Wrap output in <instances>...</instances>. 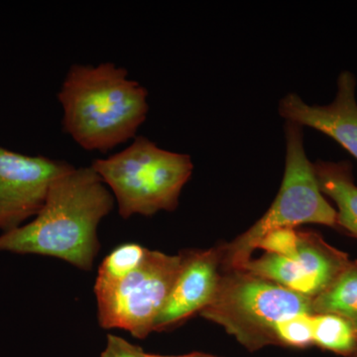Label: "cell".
I'll use <instances>...</instances> for the list:
<instances>
[{"instance_id":"cell-1","label":"cell","mask_w":357,"mask_h":357,"mask_svg":"<svg viewBox=\"0 0 357 357\" xmlns=\"http://www.w3.org/2000/svg\"><path fill=\"white\" fill-rule=\"evenodd\" d=\"M114 198L91 167H73L56 178L31 222L0 236V252L58 258L89 271L100 250L98 227Z\"/></svg>"},{"instance_id":"cell-2","label":"cell","mask_w":357,"mask_h":357,"mask_svg":"<svg viewBox=\"0 0 357 357\" xmlns=\"http://www.w3.org/2000/svg\"><path fill=\"white\" fill-rule=\"evenodd\" d=\"M147 98V89L114 63L73 65L58 93L63 130L84 150L107 153L136 137Z\"/></svg>"},{"instance_id":"cell-3","label":"cell","mask_w":357,"mask_h":357,"mask_svg":"<svg viewBox=\"0 0 357 357\" xmlns=\"http://www.w3.org/2000/svg\"><path fill=\"white\" fill-rule=\"evenodd\" d=\"M91 167L112 191L126 220L175 211L194 170L190 155L162 149L144 136H136L119 153L96 159Z\"/></svg>"},{"instance_id":"cell-4","label":"cell","mask_w":357,"mask_h":357,"mask_svg":"<svg viewBox=\"0 0 357 357\" xmlns=\"http://www.w3.org/2000/svg\"><path fill=\"white\" fill-rule=\"evenodd\" d=\"M312 300L246 270H222L215 296L199 314L255 352L278 347L277 325L312 314Z\"/></svg>"},{"instance_id":"cell-5","label":"cell","mask_w":357,"mask_h":357,"mask_svg":"<svg viewBox=\"0 0 357 357\" xmlns=\"http://www.w3.org/2000/svg\"><path fill=\"white\" fill-rule=\"evenodd\" d=\"M285 170L280 190L266 213L230 243L222 244V270L241 269L260 241L274 230L314 223L337 229V211L319 190L314 163L307 159L303 126L285 121Z\"/></svg>"},{"instance_id":"cell-6","label":"cell","mask_w":357,"mask_h":357,"mask_svg":"<svg viewBox=\"0 0 357 357\" xmlns=\"http://www.w3.org/2000/svg\"><path fill=\"white\" fill-rule=\"evenodd\" d=\"M181 267V256L148 249L145 259L126 278L93 288L100 326L121 328L144 340L154 332Z\"/></svg>"},{"instance_id":"cell-7","label":"cell","mask_w":357,"mask_h":357,"mask_svg":"<svg viewBox=\"0 0 357 357\" xmlns=\"http://www.w3.org/2000/svg\"><path fill=\"white\" fill-rule=\"evenodd\" d=\"M351 260L347 253L326 243L319 232L299 230L292 255L265 253L257 259L251 258L243 269L314 299L332 285Z\"/></svg>"},{"instance_id":"cell-8","label":"cell","mask_w":357,"mask_h":357,"mask_svg":"<svg viewBox=\"0 0 357 357\" xmlns=\"http://www.w3.org/2000/svg\"><path fill=\"white\" fill-rule=\"evenodd\" d=\"M73 165L44 156H27L0 146V230L8 232L35 218L54 181Z\"/></svg>"},{"instance_id":"cell-9","label":"cell","mask_w":357,"mask_h":357,"mask_svg":"<svg viewBox=\"0 0 357 357\" xmlns=\"http://www.w3.org/2000/svg\"><path fill=\"white\" fill-rule=\"evenodd\" d=\"M181 267L172 290L155 321L154 332H169L199 314L213 300L222 274V244L178 253Z\"/></svg>"},{"instance_id":"cell-10","label":"cell","mask_w":357,"mask_h":357,"mask_svg":"<svg viewBox=\"0 0 357 357\" xmlns=\"http://www.w3.org/2000/svg\"><path fill=\"white\" fill-rule=\"evenodd\" d=\"M356 84L351 70H342L337 77V93L332 102L307 105L297 93H290L279 102V114L285 121L326 134L357 160Z\"/></svg>"},{"instance_id":"cell-11","label":"cell","mask_w":357,"mask_h":357,"mask_svg":"<svg viewBox=\"0 0 357 357\" xmlns=\"http://www.w3.org/2000/svg\"><path fill=\"white\" fill-rule=\"evenodd\" d=\"M319 190L337 206V229L357 239V185L349 161L314 163Z\"/></svg>"},{"instance_id":"cell-12","label":"cell","mask_w":357,"mask_h":357,"mask_svg":"<svg viewBox=\"0 0 357 357\" xmlns=\"http://www.w3.org/2000/svg\"><path fill=\"white\" fill-rule=\"evenodd\" d=\"M312 312L337 314L357 331V260H351L332 285L312 300Z\"/></svg>"},{"instance_id":"cell-13","label":"cell","mask_w":357,"mask_h":357,"mask_svg":"<svg viewBox=\"0 0 357 357\" xmlns=\"http://www.w3.org/2000/svg\"><path fill=\"white\" fill-rule=\"evenodd\" d=\"M314 345L337 356L351 357L357 347V331L342 317L312 314Z\"/></svg>"},{"instance_id":"cell-14","label":"cell","mask_w":357,"mask_h":357,"mask_svg":"<svg viewBox=\"0 0 357 357\" xmlns=\"http://www.w3.org/2000/svg\"><path fill=\"white\" fill-rule=\"evenodd\" d=\"M148 249L138 243H123L109 253L98 268L95 288L116 283L137 269L145 259Z\"/></svg>"},{"instance_id":"cell-15","label":"cell","mask_w":357,"mask_h":357,"mask_svg":"<svg viewBox=\"0 0 357 357\" xmlns=\"http://www.w3.org/2000/svg\"><path fill=\"white\" fill-rule=\"evenodd\" d=\"M276 337L278 347L300 349L312 347V314H297L281 321L276 326Z\"/></svg>"},{"instance_id":"cell-16","label":"cell","mask_w":357,"mask_h":357,"mask_svg":"<svg viewBox=\"0 0 357 357\" xmlns=\"http://www.w3.org/2000/svg\"><path fill=\"white\" fill-rule=\"evenodd\" d=\"M299 230L296 229H281L266 234L257 249H263L266 253L289 257L297 248Z\"/></svg>"},{"instance_id":"cell-17","label":"cell","mask_w":357,"mask_h":357,"mask_svg":"<svg viewBox=\"0 0 357 357\" xmlns=\"http://www.w3.org/2000/svg\"><path fill=\"white\" fill-rule=\"evenodd\" d=\"M100 357H147L139 345L131 344L119 335H107V347Z\"/></svg>"},{"instance_id":"cell-18","label":"cell","mask_w":357,"mask_h":357,"mask_svg":"<svg viewBox=\"0 0 357 357\" xmlns=\"http://www.w3.org/2000/svg\"><path fill=\"white\" fill-rule=\"evenodd\" d=\"M147 357H222L213 356V354H204V352H192V354H184V356H159V354H147Z\"/></svg>"},{"instance_id":"cell-19","label":"cell","mask_w":357,"mask_h":357,"mask_svg":"<svg viewBox=\"0 0 357 357\" xmlns=\"http://www.w3.org/2000/svg\"><path fill=\"white\" fill-rule=\"evenodd\" d=\"M351 357H357V347L356 351H354V354H352V356Z\"/></svg>"}]
</instances>
